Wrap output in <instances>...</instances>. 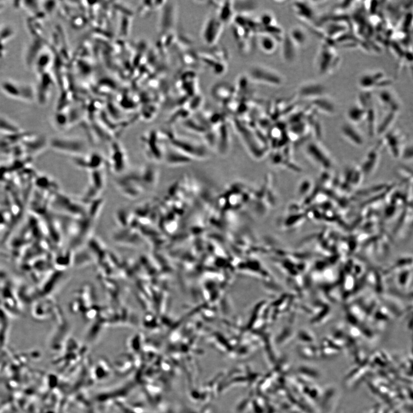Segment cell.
<instances>
[{
	"label": "cell",
	"instance_id": "5",
	"mask_svg": "<svg viewBox=\"0 0 413 413\" xmlns=\"http://www.w3.org/2000/svg\"><path fill=\"white\" fill-rule=\"evenodd\" d=\"M325 87L315 82H308L303 85L299 90L302 97L315 99L324 96Z\"/></svg>",
	"mask_w": 413,
	"mask_h": 413
},
{
	"label": "cell",
	"instance_id": "13",
	"mask_svg": "<svg viewBox=\"0 0 413 413\" xmlns=\"http://www.w3.org/2000/svg\"><path fill=\"white\" fill-rule=\"evenodd\" d=\"M293 6L298 17L302 18V19L305 20L313 19L314 12L309 5L305 4L304 3L298 2Z\"/></svg>",
	"mask_w": 413,
	"mask_h": 413
},
{
	"label": "cell",
	"instance_id": "17",
	"mask_svg": "<svg viewBox=\"0 0 413 413\" xmlns=\"http://www.w3.org/2000/svg\"><path fill=\"white\" fill-rule=\"evenodd\" d=\"M395 118H396V113L393 112L388 114L376 130V133L380 136L385 134V132H388L389 128L391 127Z\"/></svg>",
	"mask_w": 413,
	"mask_h": 413
},
{
	"label": "cell",
	"instance_id": "4",
	"mask_svg": "<svg viewBox=\"0 0 413 413\" xmlns=\"http://www.w3.org/2000/svg\"><path fill=\"white\" fill-rule=\"evenodd\" d=\"M336 55L332 47L328 45L323 46L318 59V67L320 75L325 74L332 68L333 63L337 62Z\"/></svg>",
	"mask_w": 413,
	"mask_h": 413
},
{
	"label": "cell",
	"instance_id": "16",
	"mask_svg": "<svg viewBox=\"0 0 413 413\" xmlns=\"http://www.w3.org/2000/svg\"><path fill=\"white\" fill-rule=\"evenodd\" d=\"M379 99L380 102L384 105V107L390 108V109H392V110H393V111L396 110L397 107H395L394 106L396 105V104H395V98L391 91L388 90L380 91L379 94Z\"/></svg>",
	"mask_w": 413,
	"mask_h": 413
},
{
	"label": "cell",
	"instance_id": "2",
	"mask_svg": "<svg viewBox=\"0 0 413 413\" xmlns=\"http://www.w3.org/2000/svg\"><path fill=\"white\" fill-rule=\"evenodd\" d=\"M250 76L254 81L273 86H279L282 84L281 75L270 68L262 66H255L250 68Z\"/></svg>",
	"mask_w": 413,
	"mask_h": 413
},
{
	"label": "cell",
	"instance_id": "8",
	"mask_svg": "<svg viewBox=\"0 0 413 413\" xmlns=\"http://www.w3.org/2000/svg\"><path fill=\"white\" fill-rule=\"evenodd\" d=\"M379 160V154L378 148L371 150L367 155L365 162L363 163L361 167L365 175H370L371 173L375 171V169L378 166Z\"/></svg>",
	"mask_w": 413,
	"mask_h": 413
},
{
	"label": "cell",
	"instance_id": "7",
	"mask_svg": "<svg viewBox=\"0 0 413 413\" xmlns=\"http://www.w3.org/2000/svg\"><path fill=\"white\" fill-rule=\"evenodd\" d=\"M342 134L344 139L353 145L361 146L365 143L364 137L354 127L350 125H345L342 127Z\"/></svg>",
	"mask_w": 413,
	"mask_h": 413
},
{
	"label": "cell",
	"instance_id": "6",
	"mask_svg": "<svg viewBox=\"0 0 413 413\" xmlns=\"http://www.w3.org/2000/svg\"><path fill=\"white\" fill-rule=\"evenodd\" d=\"M385 138L386 139H385V142L389 146V148L393 157L396 158L400 157L403 150L402 148L403 142L402 136L397 133H392L386 135Z\"/></svg>",
	"mask_w": 413,
	"mask_h": 413
},
{
	"label": "cell",
	"instance_id": "3",
	"mask_svg": "<svg viewBox=\"0 0 413 413\" xmlns=\"http://www.w3.org/2000/svg\"><path fill=\"white\" fill-rule=\"evenodd\" d=\"M29 85L17 84L10 81L4 82L2 89L11 97L32 100L34 98L33 90Z\"/></svg>",
	"mask_w": 413,
	"mask_h": 413
},
{
	"label": "cell",
	"instance_id": "11",
	"mask_svg": "<svg viewBox=\"0 0 413 413\" xmlns=\"http://www.w3.org/2000/svg\"><path fill=\"white\" fill-rule=\"evenodd\" d=\"M296 45L289 36L286 37L283 43V57L287 62H293L296 57Z\"/></svg>",
	"mask_w": 413,
	"mask_h": 413
},
{
	"label": "cell",
	"instance_id": "19",
	"mask_svg": "<svg viewBox=\"0 0 413 413\" xmlns=\"http://www.w3.org/2000/svg\"><path fill=\"white\" fill-rule=\"evenodd\" d=\"M312 184L313 183L308 178H306L305 180L302 181L300 186L299 191H298L300 195L301 196L308 195L312 188H314Z\"/></svg>",
	"mask_w": 413,
	"mask_h": 413
},
{
	"label": "cell",
	"instance_id": "10",
	"mask_svg": "<svg viewBox=\"0 0 413 413\" xmlns=\"http://www.w3.org/2000/svg\"><path fill=\"white\" fill-rule=\"evenodd\" d=\"M367 109L360 105H355L348 110L347 117L353 123H360L367 118Z\"/></svg>",
	"mask_w": 413,
	"mask_h": 413
},
{
	"label": "cell",
	"instance_id": "18",
	"mask_svg": "<svg viewBox=\"0 0 413 413\" xmlns=\"http://www.w3.org/2000/svg\"><path fill=\"white\" fill-rule=\"evenodd\" d=\"M260 43L262 49L267 53H272L276 47V41L270 36L262 37Z\"/></svg>",
	"mask_w": 413,
	"mask_h": 413
},
{
	"label": "cell",
	"instance_id": "9",
	"mask_svg": "<svg viewBox=\"0 0 413 413\" xmlns=\"http://www.w3.org/2000/svg\"><path fill=\"white\" fill-rule=\"evenodd\" d=\"M384 75L382 72L366 73L360 78L359 85L362 88L369 89L379 85V82L383 79Z\"/></svg>",
	"mask_w": 413,
	"mask_h": 413
},
{
	"label": "cell",
	"instance_id": "12",
	"mask_svg": "<svg viewBox=\"0 0 413 413\" xmlns=\"http://www.w3.org/2000/svg\"><path fill=\"white\" fill-rule=\"evenodd\" d=\"M312 104L318 110L328 114H333L335 112L334 105L331 100L324 96L314 99Z\"/></svg>",
	"mask_w": 413,
	"mask_h": 413
},
{
	"label": "cell",
	"instance_id": "1",
	"mask_svg": "<svg viewBox=\"0 0 413 413\" xmlns=\"http://www.w3.org/2000/svg\"><path fill=\"white\" fill-rule=\"evenodd\" d=\"M306 153L312 162L323 169L328 170L332 167L331 158L326 150L316 142H312L307 145Z\"/></svg>",
	"mask_w": 413,
	"mask_h": 413
},
{
	"label": "cell",
	"instance_id": "15",
	"mask_svg": "<svg viewBox=\"0 0 413 413\" xmlns=\"http://www.w3.org/2000/svg\"><path fill=\"white\" fill-rule=\"evenodd\" d=\"M205 28L204 34L205 40L210 43H212L215 39V36H216V38H217V35L214 33V31H219V22L215 19H211L208 22V24L206 25Z\"/></svg>",
	"mask_w": 413,
	"mask_h": 413
},
{
	"label": "cell",
	"instance_id": "14",
	"mask_svg": "<svg viewBox=\"0 0 413 413\" xmlns=\"http://www.w3.org/2000/svg\"><path fill=\"white\" fill-rule=\"evenodd\" d=\"M289 36L296 46L304 45L307 39L305 31L298 26L293 27Z\"/></svg>",
	"mask_w": 413,
	"mask_h": 413
}]
</instances>
